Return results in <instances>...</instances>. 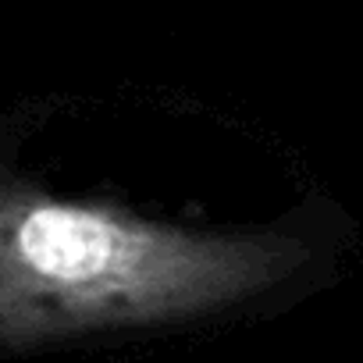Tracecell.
I'll return each mask as SVG.
<instances>
[{
  "label": "cell",
  "instance_id": "1",
  "mask_svg": "<svg viewBox=\"0 0 363 363\" xmlns=\"http://www.w3.org/2000/svg\"><path fill=\"white\" fill-rule=\"evenodd\" d=\"M306 253L289 235L189 232L8 178L0 193V342L26 352L82 331L214 313L285 281Z\"/></svg>",
  "mask_w": 363,
  "mask_h": 363
}]
</instances>
